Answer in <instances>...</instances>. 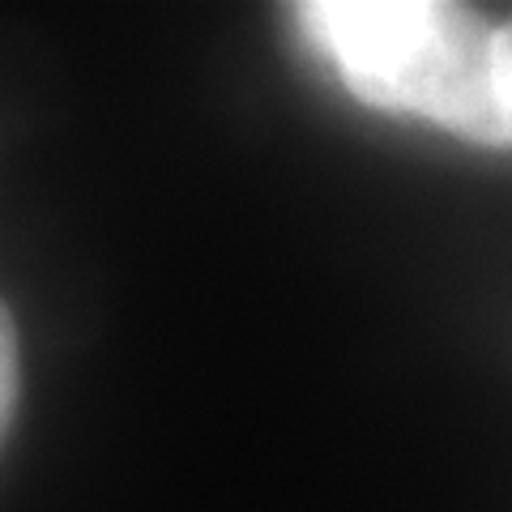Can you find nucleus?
<instances>
[{"instance_id":"f257e3e1","label":"nucleus","mask_w":512,"mask_h":512,"mask_svg":"<svg viewBox=\"0 0 512 512\" xmlns=\"http://www.w3.org/2000/svg\"><path fill=\"white\" fill-rule=\"evenodd\" d=\"M295 26L359 103L512 150L500 26L444 0H312Z\"/></svg>"},{"instance_id":"f03ea898","label":"nucleus","mask_w":512,"mask_h":512,"mask_svg":"<svg viewBox=\"0 0 512 512\" xmlns=\"http://www.w3.org/2000/svg\"><path fill=\"white\" fill-rule=\"evenodd\" d=\"M18 329H13V316L9 308L0 303V440L9 431L13 419V406H18Z\"/></svg>"},{"instance_id":"7ed1b4c3","label":"nucleus","mask_w":512,"mask_h":512,"mask_svg":"<svg viewBox=\"0 0 512 512\" xmlns=\"http://www.w3.org/2000/svg\"><path fill=\"white\" fill-rule=\"evenodd\" d=\"M500 56H504V90H508V116H512V18L500 26Z\"/></svg>"}]
</instances>
